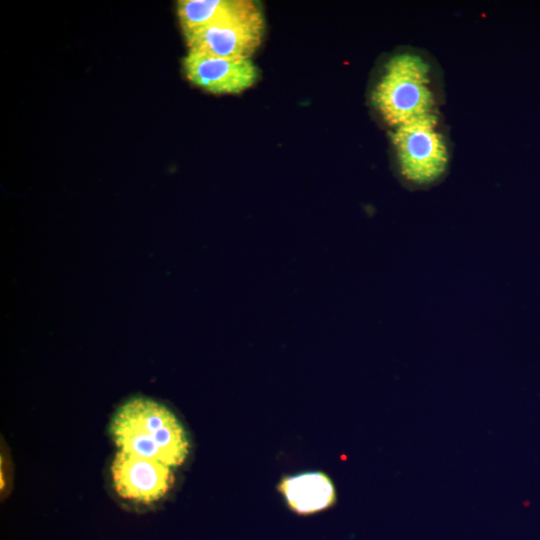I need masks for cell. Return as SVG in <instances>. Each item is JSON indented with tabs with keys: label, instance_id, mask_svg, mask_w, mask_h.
I'll use <instances>...</instances> for the list:
<instances>
[{
	"label": "cell",
	"instance_id": "cell-1",
	"mask_svg": "<svg viewBox=\"0 0 540 540\" xmlns=\"http://www.w3.org/2000/svg\"><path fill=\"white\" fill-rule=\"evenodd\" d=\"M110 434L120 451L158 461L171 468L185 461L189 452L186 432L163 404L134 397L113 415Z\"/></svg>",
	"mask_w": 540,
	"mask_h": 540
},
{
	"label": "cell",
	"instance_id": "cell-6",
	"mask_svg": "<svg viewBox=\"0 0 540 540\" xmlns=\"http://www.w3.org/2000/svg\"><path fill=\"white\" fill-rule=\"evenodd\" d=\"M187 79L215 94H235L251 87L258 70L251 59H229L189 51L183 59Z\"/></svg>",
	"mask_w": 540,
	"mask_h": 540
},
{
	"label": "cell",
	"instance_id": "cell-8",
	"mask_svg": "<svg viewBox=\"0 0 540 540\" xmlns=\"http://www.w3.org/2000/svg\"><path fill=\"white\" fill-rule=\"evenodd\" d=\"M240 0H181L177 15L183 33L206 26L232 12Z\"/></svg>",
	"mask_w": 540,
	"mask_h": 540
},
{
	"label": "cell",
	"instance_id": "cell-5",
	"mask_svg": "<svg viewBox=\"0 0 540 540\" xmlns=\"http://www.w3.org/2000/svg\"><path fill=\"white\" fill-rule=\"evenodd\" d=\"M111 476L120 497L145 504L163 498L174 483L171 467L120 450L113 458Z\"/></svg>",
	"mask_w": 540,
	"mask_h": 540
},
{
	"label": "cell",
	"instance_id": "cell-4",
	"mask_svg": "<svg viewBox=\"0 0 540 540\" xmlns=\"http://www.w3.org/2000/svg\"><path fill=\"white\" fill-rule=\"evenodd\" d=\"M437 123L436 115L429 113L395 127L391 134L400 172L416 186L435 182L446 170L448 151Z\"/></svg>",
	"mask_w": 540,
	"mask_h": 540
},
{
	"label": "cell",
	"instance_id": "cell-2",
	"mask_svg": "<svg viewBox=\"0 0 540 540\" xmlns=\"http://www.w3.org/2000/svg\"><path fill=\"white\" fill-rule=\"evenodd\" d=\"M372 100L383 119L393 127L433 113L429 65L414 53L393 56L373 91Z\"/></svg>",
	"mask_w": 540,
	"mask_h": 540
},
{
	"label": "cell",
	"instance_id": "cell-3",
	"mask_svg": "<svg viewBox=\"0 0 540 540\" xmlns=\"http://www.w3.org/2000/svg\"><path fill=\"white\" fill-rule=\"evenodd\" d=\"M183 34L189 51L229 59H250L261 44L264 19L253 1L240 0L229 14Z\"/></svg>",
	"mask_w": 540,
	"mask_h": 540
},
{
	"label": "cell",
	"instance_id": "cell-7",
	"mask_svg": "<svg viewBox=\"0 0 540 540\" xmlns=\"http://www.w3.org/2000/svg\"><path fill=\"white\" fill-rule=\"evenodd\" d=\"M288 506L296 513L311 514L334 504L336 492L323 472H303L283 478L278 486Z\"/></svg>",
	"mask_w": 540,
	"mask_h": 540
}]
</instances>
